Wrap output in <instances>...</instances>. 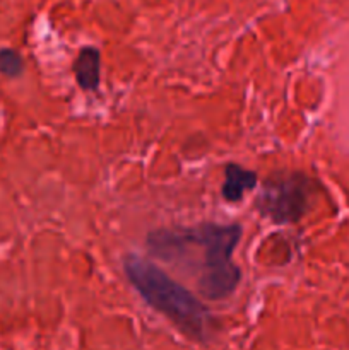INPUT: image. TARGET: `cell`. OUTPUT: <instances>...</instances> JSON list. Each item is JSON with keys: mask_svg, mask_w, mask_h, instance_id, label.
Here are the masks:
<instances>
[{"mask_svg": "<svg viewBox=\"0 0 349 350\" xmlns=\"http://www.w3.org/2000/svg\"><path fill=\"white\" fill-rule=\"evenodd\" d=\"M123 270L133 289L153 310L171 321L185 337L207 342L214 328V318L205 304L187 287L171 279L164 270L139 255H127Z\"/></svg>", "mask_w": 349, "mask_h": 350, "instance_id": "2", "label": "cell"}, {"mask_svg": "<svg viewBox=\"0 0 349 350\" xmlns=\"http://www.w3.org/2000/svg\"><path fill=\"white\" fill-rule=\"evenodd\" d=\"M240 239V224L201 222L151 231L146 246L151 255L192 277L202 297L221 301L231 296L242 280V272L233 262Z\"/></svg>", "mask_w": 349, "mask_h": 350, "instance_id": "1", "label": "cell"}, {"mask_svg": "<svg viewBox=\"0 0 349 350\" xmlns=\"http://www.w3.org/2000/svg\"><path fill=\"white\" fill-rule=\"evenodd\" d=\"M101 55L94 46H84L74 62V75L79 88L84 91H96L99 85Z\"/></svg>", "mask_w": 349, "mask_h": 350, "instance_id": "5", "label": "cell"}, {"mask_svg": "<svg viewBox=\"0 0 349 350\" xmlns=\"http://www.w3.org/2000/svg\"><path fill=\"white\" fill-rule=\"evenodd\" d=\"M257 187V173L245 170L240 164H228L224 167V183H222V198L229 204H236L245 197V193Z\"/></svg>", "mask_w": 349, "mask_h": 350, "instance_id": "4", "label": "cell"}, {"mask_svg": "<svg viewBox=\"0 0 349 350\" xmlns=\"http://www.w3.org/2000/svg\"><path fill=\"white\" fill-rule=\"evenodd\" d=\"M318 183L301 171H276L262 183L255 207L274 224H294L311 207Z\"/></svg>", "mask_w": 349, "mask_h": 350, "instance_id": "3", "label": "cell"}, {"mask_svg": "<svg viewBox=\"0 0 349 350\" xmlns=\"http://www.w3.org/2000/svg\"><path fill=\"white\" fill-rule=\"evenodd\" d=\"M23 58L12 48H2L0 50V74L5 77H17L23 74Z\"/></svg>", "mask_w": 349, "mask_h": 350, "instance_id": "6", "label": "cell"}]
</instances>
